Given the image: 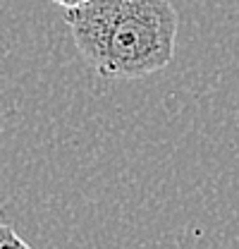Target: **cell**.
<instances>
[{
    "instance_id": "3",
    "label": "cell",
    "mask_w": 239,
    "mask_h": 249,
    "mask_svg": "<svg viewBox=\"0 0 239 249\" xmlns=\"http://www.w3.org/2000/svg\"><path fill=\"white\" fill-rule=\"evenodd\" d=\"M53 2L60 5V7H65V10H72V7H79V5H84L89 0H53Z\"/></svg>"
},
{
    "instance_id": "1",
    "label": "cell",
    "mask_w": 239,
    "mask_h": 249,
    "mask_svg": "<svg viewBox=\"0 0 239 249\" xmlns=\"http://www.w3.org/2000/svg\"><path fill=\"white\" fill-rule=\"evenodd\" d=\"M74 46L108 79H141L175 55L179 17L170 0H89L65 10Z\"/></svg>"
},
{
    "instance_id": "2",
    "label": "cell",
    "mask_w": 239,
    "mask_h": 249,
    "mask_svg": "<svg viewBox=\"0 0 239 249\" xmlns=\"http://www.w3.org/2000/svg\"><path fill=\"white\" fill-rule=\"evenodd\" d=\"M0 249H34L31 245H27L12 225L7 223H0Z\"/></svg>"
}]
</instances>
